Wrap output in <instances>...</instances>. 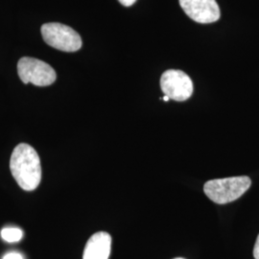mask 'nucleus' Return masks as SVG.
Listing matches in <instances>:
<instances>
[{"label": "nucleus", "mask_w": 259, "mask_h": 259, "mask_svg": "<svg viewBox=\"0 0 259 259\" xmlns=\"http://www.w3.org/2000/svg\"><path fill=\"white\" fill-rule=\"evenodd\" d=\"M10 170L23 190L33 191L39 185L40 159L37 151L26 143H20L14 149L10 159Z\"/></svg>", "instance_id": "1"}, {"label": "nucleus", "mask_w": 259, "mask_h": 259, "mask_svg": "<svg viewBox=\"0 0 259 259\" xmlns=\"http://www.w3.org/2000/svg\"><path fill=\"white\" fill-rule=\"evenodd\" d=\"M1 237L8 243H15L23 237V232L19 228H5L1 231Z\"/></svg>", "instance_id": "8"}, {"label": "nucleus", "mask_w": 259, "mask_h": 259, "mask_svg": "<svg viewBox=\"0 0 259 259\" xmlns=\"http://www.w3.org/2000/svg\"><path fill=\"white\" fill-rule=\"evenodd\" d=\"M41 35L48 46L64 52H75L82 47V38L72 28L50 22L41 26Z\"/></svg>", "instance_id": "3"}, {"label": "nucleus", "mask_w": 259, "mask_h": 259, "mask_svg": "<svg viewBox=\"0 0 259 259\" xmlns=\"http://www.w3.org/2000/svg\"><path fill=\"white\" fill-rule=\"evenodd\" d=\"M175 259H185V258H181V257H179V258H175Z\"/></svg>", "instance_id": "13"}, {"label": "nucleus", "mask_w": 259, "mask_h": 259, "mask_svg": "<svg viewBox=\"0 0 259 259\" xmlns=\"http://www.w3.org/2000/svg\"><path fill=\"white\" fill-rule=\"evenodd\" d=\"M111 247V235L108 232H96L84 247L83 259H109Z\"/></svg>", "instance_id": "7"}, {"label": "nucleus", "mask_w": 259, "mask_h": 259, "mask_svg": "<svg viewBox=\"0 0 259 259\" xmlns=\"http://www.w3.org/2000/svg\"><path fill=\"white\" fill-rule=\"evenodd\" d=\"M2 259H24L19 252H9L5 254Z\"/></svg>", "instance_id": "9"}, {"label": "nucleus", "mask_w": 259, "mask_h": 259, "mask_svg": "<svg viewBox=\"0 0 259 259\" xmlns=\"http://www.w3.org/2000/svg\"><path fill=\"white\" fill-rule=\"evenodd\" d=\"M253 256L254 258L259 259V234L257 236L256 242L254 244V248H253Z\"/></svg>", "instance_id": "10"}, {"label": "nucleus", "mask_w": 259, "mask_h": 259, "mask_svg": "<svg viewBox=\"0 0 259 259\" xmlns=\"http://www.w3.org/2000/svg\"><path fill=\"white\" fill-rule=\"evenodd\" d=\"M119 2H120L121 4L123 5V6H125V7H129V6H132L137 0H118Z\"/></svg>", "instance_id": "11"}, {"label": "nucleus", "mask_w": 259, "mask_h": 259, "mask_svg": "<svg viewBox=\"0 0 259 259\" xmlns=\"http://www.w3.org/2000/svg\"><path fill=\"white\" fill-rule=\"evenodd\" d=\"M250 185L251 181L247 176L216 179L205 183L204 191L214 203L229 204L239 199L250 188Z\"/></svg>", "instance_id": "2"}, {"label": "nucleus", "mask_w": 259, "mask_h": 259, "mask_svg": "<svg viewBox=\"0 0 259 259\" xmlns=\"http://www.w3.org/2000/svg\"><path fill=\"white\" fill-rule=\"evenodd\" d=\"M162 100H163V101H164V102H168V101H169V100H170V98H169V97H168V96H166V95H164V97H163V98H162Z\"/></svg>", "instance_id": "12"}, {"label": "nucleus", "mask_w": 259, "mask_h": 259, "mask_svg": "<svg viewBox=\"0 0 259 259\" xmlns=\"http://www.w3.org/2000/svg\"><path fill=\"white\" fill-rule=\"evenodd\" d=\"M160 88L164 95L179 102L189 99L194 90L190 77L176 69L167 70L161 75Z\"/></svg>", "instance_id": "5"}, {"label": "nucleus", "mask_w": 259, "mask_h": 259, "mask_svg": "<svg viewBox=\"0 0 259 259\" xmlns=\"http://www.w3.org/2000/svg\"><path fill=\"white\" fill-rule=\"evenodd\" d=\"M18 73L23 83H33L37 87L50 85L57 78L55 70L51 65L30 57H23L19 60Z\"/></svg>", "instance_id": "4"}, {"label": "nucleus", "mask_w": 259, "mask_h": 259, "mask_svg": "<svg viewBox=\"0 0 259 259\" xmlns=\"http://www.w3.org/2000/svg\"><path fill=\"white\" fill-rule=\"evenodd\" d=\"M185 14L198 23H212L220 19L216 0H180Z\"/></svg>", "instance_id": "6"}]
</instances>
